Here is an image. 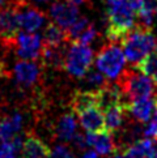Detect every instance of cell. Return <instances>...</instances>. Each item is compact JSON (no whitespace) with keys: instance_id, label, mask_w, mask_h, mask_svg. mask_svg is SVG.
<instances>
[{"instance_id":"obj_1","label":"cell","mask_w":157,"mask_h":158,"mask_svg":"<svg viewBox=\"0 0 157 158\" xmlns=\"http://www.w3.org/2000/svg\"><path fill=\"white\" fill-rule=\"evenodd\" d=\"M140 7V0H106V37L109 41L121 42L123 37L136 26Z\"/></svg>"},{"instance_id":"obj_2","label":"cell","mask_w":157,"mask_h":158,"mask_svg":"<svg viewBox=\"0 0 157 158\" xmlns=\"http://www.w3.org/2000/svg\"><path fill=\"white\" fill-rule=\"evenodd\" d=\"M126 59L134 67L157 48V37L151 27L136 25L121 41Z\"/></svg>"},{"instance_id":"obj_3","label":"cell","mask_w":157,"mask_h":158,"mask_svg":"<svg viewBox=\"0 0 157 158\" xmlns=\"http://www.w3.org/2000/svg\"><path fill=\"white\" fill-rule=\"evenodd\" d=\"M117 84L125 98V103L140 98L155 97L157 94V85L153 80L135 67L123 71L117 78Z\"/></svg>"},{"instance_id":"obj_4","label":"cell","mask_w":157,"mask_h":158,"mask_svg":"<svg viewBox=\"0 0 157 158\" xmlns=\"http://www.w3.org/2000/svg\"><path fill=\"white\" fill-rule=\"evenodd\" d=\"M126 55L119 42L109 41L100 48L96 56V67L109 80H117L126 65Z\"/></svg>"},{"instance_id":"obj_5","label":"cell","mask_w":157,"mask_h":158,"mask_svg":"<svg viewBox=\"0 0 157 158\" xmlns=\"http://www.w3.org/2000/svg\"><path fill=\"white\" fill-rule=\"evenodd\" d=\"M94 59L93 50L89 44L80 42H70V47L67 48L64 69L71 76L83 78L91 69Z\"/></svg>"},{"instance_id":"obj_6","label":"cell","mask_w":157,"mask_h":158,"mask_svg":"<svg viewBox=\"0 0 157 158\" xmlns=\"http://www.w3.org/2000/svg\"><path fill=\"white\" fill-rule=\"evenodd\" d=\"M11 48H15L16 55L20 59L38 60L41 59L43 50V39L34 31H21L12 42H3Z\"/></svg>"},{"instance_id":"obj_7","label":"cell","mask_w":157,"mask_h":158,"mask_svg":"<svg viewBox=\"0 0 157 158\" xmlns=\"http://www.w3.org/2000/svg\"><path fill=\"white\" fill-rule=\"evenodd\" d=\"M49 15L51 17L53 22H55L64 30L70 29L80 17L78 16L77 5L68 2V0H57L51 4L49 9Z\"/></svg>"},{"instance_id":"obj_8","label":"cell","mask_w":157,"mask_h":158,"mask_svg":"<svg viewBox=\"0 0 157 158\" xmlns=\"http://www.w3.org/2000/svg\"><path fill=\"white\" fill-rule=\"evenodd\" d=\"M20 17H19V5L8 4L0 7V35L3 42H12L19 34Z\"/></svg>"},{"instance_id":"obj_9","label":"cell","mask_w":157,"mask_h":158,"mask_svg":"<svg viewBox=\"0 0 157 158\" xmlns=\"http://www.w3.org/2000/svg\"><path fill=\"white\" fill-rule=\"evenodd\" d=\"M13 77L19 85L30 88L36 85L41 77V67L38 65L37 60L21 59L16 61L13 67Z\"/></svg>"},{"instance_id":"obj_10","label":"cell","mask_w":157,"mask_h":158,"mask_svg":"<svg viewBox=\"0 0 157 158\" xmlns=\"http://www.w3.org/2000/svg\"><path fill=\"white\" fill-rule=\"evenodd\" d=\"M19 17L22 31H37L46 22V15L33 4L19 5Z\"/></svg>"},{"instance_id":"obj_11","label":"cell","mask_w":157,"mask_h":158,"mask_svg":"<svg viewBox=\"0 0 157 158\" xmlns=\"http://www.w3.org/2000/svg\"><path fill=\"white\" fill-rule=\"evenodd\" d=\"M87 144L88 146L94 148V150L101 156L113 154L118 150V145L115 144L113 135L108 129H101L97 132H88Z\"/></svg>"},{"instance_id":"obj_12","label":"cell","mask_w":157,"mask_h":158,"mask_svg":"<svg viewBox=\"0 0 157 158\" xmlns=\"http://www.w3.org/2000/svg\"><path fill=\"white\" fill-rule=\"evenodd\" d=\"M78 122L87 132H97L105 129V114L98 105H93L78 112Z\"/></svg>"},{"instance_id":"obj_13","label":"cell","mask_w":157,"mask_h":158,"mask_svg":"<svg viewBox=\"0 0 157 158\" xmlns=\"http://www.w3.org/2000/svg\"><path fill=\"white\" fill-rule=\"evenodd\" d=\"M156 105V95L148 98H140L126 103L127 112L136 123H145L152 116Z\"/></svg>"},{"instance_id":"obj_14","label":"cell","mask_w":157,"mask_h":158,"mask_svg":"<svg viewBox=\"0 0 157 158\" xmlns=\"http://www.w3.org/2000/svg\"><path fill=\"white\" fill-rule=\"evenodd\" d=\"M130 158H157V144L156 140L144 137L134 141L122 150Z\"/></svg>"},{"instance_id":"obj_15","label":"cell","mask_w":157,"mask_h":158,"mask_svg":"<svg viewBox=\"0 0 157 158\" xmlns=\"http://www.w3.org/2000/svg\"><path fill=\"white\" fill-rule=\"evenodd\" d=\"M50 153L51 150L49 146L33 133L28 135L21 148L22 158H49Z\"/></svg>"},{"instance_id":"obj_16","label":"cell","mask_w":157,"mask_h":158,"mask_svg":"<svg viewBox=\"0 0 157 158\" xmlns=\"http://www.w3.org/2000/svg\"><path fill=\"white\" fill-rule=\"evenodd\" d=\"M22 123L24 119L20 112L3 116L0 119V143H9L15 136H17L22 128Z\"/></svg>"},{"instance_id":"obj_17","label":"cell","mask_w":157,"mask_h":158,"mask_svg":"<svg viewBox=\"0 0 157 158\" xmlns=\"http://www.w3.org/2000/svg\"><path fill=\"white\" fill-rule=\"evenodd\" d=\"M104 114H105V129H108L111 133L119 131L123 123H125V116L127 114L126 103L121 102L110 106L109 109L104 111Z\"/></svg>"},{"instance_id":"obj_18","label":"cell","mask_w":157,"mask_h":158,"mask_svg":"<svg viewBox=\"0 0 157 158\" xmlns=\"http://www.w3.org/2000/svg\"><path fill=\"white\" fill-rule=\"evenodd\" d=\"M66 44L59 47H53V46H46L43 44V50L41 54V60L45 65L51 67L54 69H62L64 68L66 63V54L67 50L64 48Z\"/></svg>"},{"instance_id":"obj_19","label":"cell","mask_w":157,"mask_h":158,"mask_svg":"<svg viewBox=\"0 0 157 158\" xmlns=\"http://www.w3.org/2000/svg\"><path fill=\"white\" fill-rule=\"evenodd\" d=\"M42 39H43V44L53 46V47H59V46H63V44L70 43L68 37H67V31L63 27L57 25L55 22H50V24L46 25L43 30Z\"/></svg>"},{"instance_id":"obj_20","label":"cell","mask_w":157,"mask_h":158,"mask_svg":"<svg viewBox=\"0 0 157 158\" xmlns=\"http://www.w3.org/2000/svg\"><path fill=\"white\" fill-rule=\"evenodd\" d=\"M55 133L62 143H70L74 135L76 133V119L74 111L64 114L60 118L57 127H55Z\"/></svg>"},{"instance_id":"obj_21","label":"cell","mask_w":157,"mask_h":158,"mask_svg":"<svg viewBox=\"0 0 157 158\" xmlns=\"http://www.w3.org/2000/svg\"><path fill=\"white\" fill-rule=\"evenodd\" d=\"M93 105H97V90H78L72 95L71 109L75 114H78Z\"/></svg>"},{"instance_id":"obj_22","label":"cell","mask_w":157,"mask_h":158,"mask_svg":"<svg viewBox=\"0 0 157 158\" xmlns=\"http://www.w3.org/2000/svg\"><path fill=\"white\" fill-rule=\"evenodd\" d=\"M135 68H138L144 75L151 77L153 80V82L157 85V48L149 55L145 56L138 65H135Z\"/></svg>"},{"instance_id":"obj_23","label":"cell","mask_w":157,"mask_h":158,"mask_svg":"<svg viewBox=\"0 0 157 158\" xmlns=\"http://www.w3.org/2000/svg\"><path fill=\"white\" fill-rule=\"evenodd\" d=\"M83 78H85V84L88 86H91L92 89L91 90H98L102 86H105L108 84L109 78L105 77L101 72H97V71H91L89 69L88 73Z\"/></svg>"},{"instance_id":"obj_24","label":"cell","mask_w":157,"mask_h":158,"mask_svg":"<svg viewBox=\"0 0 157 158\" xmlns=\"http://www.w3.org/2000/svg\"><path fill=\"white\" fill-rule=\"evenodd\" d=\"M91 25V22L87 17H78L76 20V22L72 25L70 29H67V37H68V42H74L80 37V34L87 29V27Z\"/></svg>"},{"instance_id":"obj_25","label":"cell","mask_w":157,"mask_h":158,"mask_svg":"<svg viewBox=\"0 0 157 158\" xmlns=\"http://www.w3.org/2000/svg\"><path fill=\"white\" fill-rule=\"evenodd\" d=\"M97 37H98L97 27L94 26L93 24H91L85 30L81 33L80 37H78L76 41H74V42H80V43H84V44H89V43L94 42V39H96Z\"/></svg>"},{"instance_id":"obj_26","label":"cell","mask_w":157,"mask_h":158,"mask_svg":"<svg viewBox=\"0 0 157 158\" xmlns=\"http://www.w3.org/2000/svg\"><path fill=\"white\" fill-rule=\"evenodd\" d=\"M49 158H75V156L67 145H58L51 150Z\"/></svg>"},{"instance_id":"obj_27","label":"cell","mask_w":157,"mask_h":158,"mask_svg":"<svg viewBox=\"0 0 157 158\" xmlns=\"http://www.w3.org/2000/svg\"><path fill=\"white\" fill-rule=\"evenodd\" d=\"M17 153L11 143H0V158H16Z\"/></svg>"},{"instance_id":"obj_28","label":"cell","mask_w":157,"mask_h":158,"mask_svg":"<svg viewBox=\"0 0 157 158\" xmlns=\"http://www.w3.org/2000/svg\"><path fill=\"white\" fill-rule=\"evenodd\" d=\"M70 143L74 145V148H76L78 150L85 149V146H88V144H87V135H83V133L76 132L74 135V137L71 139Z\"/></svg>"},{"instance_id":"obj_29","label":"cell","mask_w":157,"mask_h":158,"mask_svg":"<svg viewBox=\"0 0 157 158\" xmlns=\"http://www.w3.org/2000/svg\"><path fill=\"white\" fill-rule=\"evenodd\" d=\"M51 0H13L12 4L16 5H22V4H33V5H41V4H47Z\"/></svg>"},{"instance_id":"obj_30","label":"cell","mask_w":157,"mask_h":158,"mask_svg":"<svg viewBox=\"0 0 157 158\" xmlns=\"http://www.w3.org/2000/svg\"><path fill=\"white\" fill-rule=\"evenodd\" d=\"M98 153L96 150H88V152H85L83 156H81V158H98V156H97Z\"/></svg>"},{"instance_id":"obj_31","label":"cell","mask_w":157,"mask_h":158,"mask_svg":"<svg viewBox=\"0 0 157 158\" xmlns=\"http://www.w3.org/2000/svg\"><path fill=\"white\" fill-rule=\"evenodd\" d=\"M109 158H130V157L126 156L125 153H117V152H115V153H113Z\"/></svg>"},{"instance_id":"obj_32","label":"cell","mask_w":157,"mask_h":158,"mask_svg":"<svg viewBox=\"0 0 157 158\" xmlns=\"http://www.w3.org/2000/svg\"><path fill=\"white\" fill-rule=\"evenodd\" d=\"M68 2H71V3H74V4L78 5V4H84V3H88V2H91V0H68Z\"/></svg>"},{"instance_id":"obj_33","label":"cell","mask_w":157,"mask_h":158,"mask_svg":"<svg viewBox=\"0 0 157 158\" xmlns=\"http://www.w3.org/2000/svg\"><path fill=\"white\" fill-rule=\"evenodd\" d=\"M12 3H13V0H0V7H4V5H8Z\"/></svg>"},{"instance_id":"obj_34","label":"cell","mask_w":157,"mask_h":158,"mask_svg":"<svg viewBox=\"0 0 157 158\" xmlns=\"http://www.w3.org/2000/svg\"><path fill=\"white\" fill-rule=\"evenodd\" d=\"M2 73H3V64L0 63V75H2Z\"/></svg>"},{"instance_id":"obj_35","label":"cell","mask_w":157,"mask_h":158,"mask_svg":"<svg viewBox=\"0 0 157 158\" xmlns=\"http://www.w3.org/2000/svg\"><path fill=\"white\" fill-rule=\"evenodd\" d=\"M156 17H157V9H156Z\"/></svg>"}]
</instances>
